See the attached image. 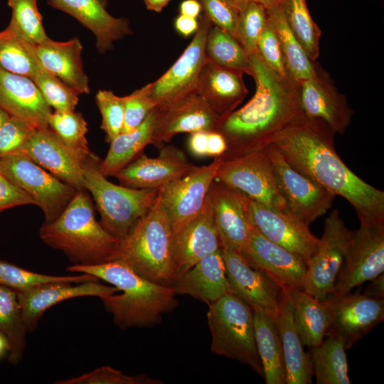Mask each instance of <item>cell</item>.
I'll return each instance as SVG.
<instances>
[{
    "mask_svg": "<svg viewBox=\"0 0 384 384\" xmlns=\"http://www.w3.org/2000/svg\"><path fill=\"white\" fill-rule=\"evenodd\" d=\"M327 127L304 118L272 141L287 162L322 187L347 200L360 224L384 223V192L367 183L342 161Z\"/></svg>",
    "mask_w": 384,
    "mask_h": 384,
    "instance_id": "cell-1",
    "label": "cell"
},
{
    "mask_svg": "<svg viewBox=\"0 0 384 384\" xmlns=\"http://www.w3.org/2000/svg\"><path fill=\"white\" fill-rule=\"evenodd\" d=\"M255 82L252 97L243 107L220 117L214 131L227 149L223 161L260 151L287 127L303 119L296 82L269 68L256 50L249 55Z\"/></svg>",
    "mask_w": 384,
    "mask_h": 384,
    "instance_id": "cell-2",
    "label": "cell"
},
{
    "mask_svg": "<svg viewBox=\"0 0 384 384\" xmlns=\"http://www.w3.org/2000/svg\"><path fill=\"white\" fill-rule=\"evenodd\" d=\"M66 270L93 275L122 292L100 299L112 314L114 324L122 329L159 324L162 314L171 311L178 304L173 287L143 278L121 260L91 265H73Z\"/></svg>",
    "mask_w": 384,
    "mask_h": 384,
    "instance_id": "cell-3",
    "label": "cell"
},
{
    "mask_svg": "<svg viewBox=\"0 0 384 384\" xmlns=\"http://www.w3.org/2000/svg\"><path fill=\"white\" fill-rule=\"evenodd\" d=\"M40 237L48 246L63 252L73 265H97L118 259L121 240L97 221L85 190L78 191L54 220L43 225Z\"/></svg>",
    "mask_w": 384,
    "mask_h": 384,
    "instance_id": "cell-4",
    "label": "cell"
},
{
    "mask_svg": "<svg viewBox=\"0 0 384 384\" xmlns=\"http://www.w3.org/2000/svg\"><path fill=\"white\" fill-rule=\"evenodd\" d=\"M174 231L159 193L154 206L121 240L118 259L143 278L173 287L176 281L173 257Z\"/></svg>",
    "mask_w": 384,
    "mask_h": 384,
    "instance_id": "cell-5",
    "label": "cell"
},
{
    "mask_svg": "<svg viewBox=\"0 0 384 384\" xmlns=\"http://www.w3.org/2000/svg\"><path fill=\"white\" fill-rule=\"evenodd\" d=\"M100 161L91 152L85 161V188L95 202L101 216V225L121 240L154 206L159 190L136 189L114 184L101 173Z\"/></svg>",
    "mask_w": 384,
    "mask_h": 384,
    "instance_id": "cell-6",
    "label": "cell"
},
{
    "mask_svg": "<svg viewBox=\"0 0 384 384\" xmlns=\"http://www.w3.org/2000/svg\"><path fill=\"white\" fill-rule=\"evenodd\" d=\"M207 319L212 352L237 360L264 377L255 338L252 308L228 293L208 306Z\"/></svg>",
    "mask_w": 384,
    "mask_h": 384,
    "instance_id": "cell-7",
    "label": "cell"
},
{
    "mask_svg": "<svg viewBox=\"0 0 384 384\" xmlns=\"http://www.w3.org/2000/svg\"><path fill=\"white\" fill-rule=\"evenodd\" d=\"M0 172L26 192L43 212L45 223L54 220L78 190L63 182L22 152L0 158Z\"/></svg>",
    "mask_w": 384,
    "mask_h": 384,
    "instance_id": "cell-8",
    "label": "cell"
},
{
    "mask_svg": "<svg viewBox=\"0 0 384 384\" xmlns=\"http://www.w3.org/2000/svg\"><path fill=\"white\" fill-rule=\"evenodd\" d=\"M353 231L344 224L337 209L326 218L322 235L308 263L304 290L319 300L332 294Z\"/></svg>",
    "mask_w": 384,
    "mask_h": 384,
    "instance_id": "cell-9",
    "label": "cell"
},
{
    "mask_svg": "<svg viewBox=\"0 0 384 384\" xmlns=\"http://www.w3.org/2000/svg\"><path fill=\"white\" fill-rule=\"evenodd\" d=\"M215 179L273 210H289L278 188L266 148L223 161Z\"/></svg>",
    "mask_w": 384,
    "mask_h": 384,
    "instance_id": "cell-10",
    "label": "cell"
},
{
    "mask_svg": "<svg viewBox=\"0 0 384 384\" xmlns=\"http://www.w3.org/2000/svg\"><path fill=\"white\" fill-rule=\"evenodd\" d=\"M384 271V223L360 224L334 283L332 294L345 295Z\"/></svg>",
    "mask_w": 384,
    "mask_h": 384,
    "instance_id": "cell-11",
    "label": "cell"
},
{
    "mask_svg": "<svg viewBox=\"0 0 384 384\" xmlns=\"http://www.w3.org/2000/svg\"><path fill=\"white\" fill-rule=\"evenodd\" d=\"M266 150L289 210L308 225L324 215L336 196L292 166L273 144Z\"/></svg>",
    "mask_w": 384,
    "mask_h": 384,
    "instance_id": "cell-12",
    "label": "cell"
},
{
    "mask_svg": "<svg viewBox=\"0 0 384 384\" xmlns=\"http://www.w3.org/2000/svg\"><path fill=\"white\" fill-rule=\"evenodd\" d=\"M295 82L303 118L325 126L335 134H343L354 112L329 74L319 65L314 75Z\"/></svg>",
    "mask_w": 384,
    "mask_h": 384,
    "instance_id": "cell-13",
    "label": "cell"
},
{
    "mask_svg": "<svg viewBox=\"0 0 384 384\" xmlns=\"http://www.w3.org/2000/svg\"><path fill=\"white\" fill-rule=\"evenodd\" d=\"M239 193L251 225L269 240L299 255L307 264L319 241L309 225L290 210H273Z\"/></svg>",
    "mask_w": 384,
    "mask_h": 384,
    "instance_id": "cell-14",
    "label": "cell"
},
{
    "mask_svg": "<svg viewBox=\"0 0 384 384\" xmlns=\"http://www.w3.org/2000/svg\"><path fill=\"white\" fill-rule=\"evenodd\" d=\"M213 23L203 12L198 28L178 59L159 79L149 83L150 97L156 106L178 100L194 92L206 60V44Z\"/></svg>",
    "mask_w": 384,
    "mask_h": 384,
    "instance_id": "cell-15",
    "label": "cell"
},
{
    "mask_svg": "<svg viewBox=\"0 0 384 384\" xmlns=\"http://www.w3.org/2000/svg\"><path fill=\"white\" fill-rule=\"evenodd\" d=\"M223 162L215 158L210 164L196 166L185 176L159 189L174 235L200 214Z\"/></svg>",
    "mask_w": 384,
    "mask_h": 384,
    "instance_id": "cell-16",
    "label": "cell"
},
{
    "mask_svg": "<svg viewBox=\"0 0 384 384\" xmlns=\"http://www.w3.org/2000/svg\"><path fill=\"white\" fill-rule=\"evenodd\" d=\"M152 144L161 147L179 133L215 130L220 116L196 92L154 107Z\"/></svg>",
    "mask_w": 384,
    "mask_h": 384,
    "instance_id": "cell-17",
    "label": "cell"
},
{
    "mask_svg": "<svg viewBox=\"0 0 384 384\" xmlns=\"http://www.w3.org/2000/svg\"><path fill=\"white\" fill-rule=\"evenodd\" d=\"M331 320L326 335L336 336L344 341L346 349L370 332L384 319V299H375L351 292L330 295L325 299Z\"/></svg>",
    "mask_w": 384,
    "mask_h": 384,
    "instance_id": "cell-18",
    "label": "cell"
},
{
    "mask_svg": "<svg viewBox=\"0 0 384 384\" xmlns=\"http://www.w3.org/2000/svg\"><path fill=\"white\" fill-rule=\"evenodd\" d=\"M240 253L252 267L268 276L282 289H304L305 260L269 240L253 227L247 244Z\"/></svg>",
    "mask_w": 384,
    "mask_h": 384,
    "instance_id": "cell-19",
    "label": "cell"
},
{
    "mask_svg": "<svg viewBox=\"0 0 384 384\" xmlns=\"http://www.w3.org/2000/svg\"><path fill=\"white\" fill-rule=\"evenodd\" d=\"M230 293L252 309H260L274 317L279 306L281 288L268 276L252 267L242 255L221 246Z\"/></svg>",
    "mask_w": 384,
    "mask_h": 384,
    "instance_id": "cell-20",
    "label": "cell"
},
{
    "mask_svg": "<svg viewBox=\"0 0 384 384\" xmlns=\"http://www.w3.org/2000/svg\"><path fill=\"white\" fill-rule=\"evenodd\" d=\"M196 166L174 145L162 146L156 157L140 155L117 172L121 185L136 189H160L190 173Z\"/></svg>",
    "mask_w": 384,
    "mask_h": 384,
    "instance_id": "cell-21",
    "label": "cell"
},
{
    "mask_svg": "<svg viewBox=\"0 0 384 384\" xmlns=\"http://www.w3.org/2000/svg\"><path fill=\"white\" fill-rule=\"evenodd\" d=\"M19 152L76 190L86 191L83 177L85 162L49 126L36 128Z\"/></svg>",
    "mask_w": 384,
    "mask_h": 384,
    "instance_id": "cell-22",
    "label": "cell"
},
{
    "mask_svg": "<svg viewBox=\"0 0 384 384\" xmlns=\"http://www.w3.org/2000/svg\"><path fill=\"white\" fill-rule=\"evenodd\" d=\"M97 282H48L17 292L23 320L27 331H33L44 312L59 302L80 297H98L100 298L119 292L113 285H105Z\"/></svg>",
    "mask_w": 384,
    "mask_h": 384,
    "instance_id": "cell-23",
    "label": "cell"
},
{
    "mask_svg": "<svg viewBox=\"0 0 384 384\" xmlns=\"http://www.w3.org/2000/svg\"><path fill=\"white\" fill-rule=\"evenodd\" d=\"M208 196L220 247L228 246L240 252L247 244L252 226L247 217L239 191L215 179Z\"/></svg>",
    "mask_w": 384,
    "mask_h": 384,
    "instance_id": "cell-24",
    "label": "cell"
},
{
    "mask_svg": "<svg viewBox=\"0 0 384 384\" xmlns=\"http://www.w3.org/2000/svg\"><path fill=\"white\" fill-rule=\"evenodd\" d=\"M219 249V237L208 194L200 214L174 235L173 257L176 279L203 257Z\"/></svg>",
    "mask_w": 384,
    "mask_h": 384,
    "instance_id": "cell-25",
    "label": "cell"
},
{
    "mask_svg": "<svg viewBox=\"0 0 384 384\" xmlns=\"http://www.w3.org/2000/svg\"><path fill=\"white\" fill-rule=\"evenodd\" d=\"M48 4L73 16L90 30L101 54L110 50L114 41L132 33L127 19L115 18L107 12V0H48Z\"/></svg>",
    "mask_w": 384,
    "mask_h": 384,
    "instance_id": "cell-26",
    "label": "cell"
},
{
    "mask_svg": "<svg viewBox=\"0 0 384 384\" xmlns=\"http://www.w3.org/2000/svg\"><path fill=\"white\" fill-rule=\"evenodd\" d=\"M0 108L37 128L48 126L50 107L29 78L0 69Z\"/></svg>",
    "mask_w": 384,
    "mask_h": 384,
    "instance_id": "cell-27",
    "label": "cell"
},
{
    "mask_svg": "<svg viewBox=\"0 0 384 384\" xmlns=\"http://www.w3.org/2000/svg\"><path fill=\"white\" fill-rule=\"evenodd\" d=\"M243 75L206 58L194 92L220 117L226 115L234 111L247 94Z\"/></svg>",
    "mask_w": 384,
    "mask_h": 384,
    "instance_id": "cell-28",
    "label": "cell"
},
{
    "mask_svg": "<svg viewBox=\"0 0 384 384\" xmlns=\"http://www.w3.org/2000/svg\"><path fill=\"white\" fill-rule=\"evenodd\" d=\"M82 46L78 38L65 42L50 38L34 45L36 56L41 67L75 90L90 93L89 80L83 70Z\"/></svg>",
    "mask_w": 384,
    "mask_h": 384,
    "instance_id": "cell-29",
    "label": "cell"
},
{
    "mask_svg": "<svg viewBox=\"0 0 384 384\" xmlns=\"http://www.w3.org/2000/svg\"><path fill=\"white\" fill-rule=\"evenodd\" d=\"M176 294H187L208 306L230 293L220 248L206 255L181 275L173 286Z\"/></svg>",
    "mask_w": 384,
    "mask_h": 384,
    "instance_id": "cell-30",
    "label": "cell"
},
{
    "mask_svg": "<svg viewBox=\"0 0 384 384\" xmlns=\"http://www.w3.org/2000/svg\"><path fill=\"white\" fill-rule=\"evenodd\" d=\"M274 319L280 335L286 367V384L312 383L310 354L304 344L294 319V309L288 293L281 289L279 306Z\"/></svg>",
    "mask_w": 384,
    "mask_h": 384,
    "instance_id": "cell-31",
    "label": "cell"
},
{
    "mask_svg": "<svg viewBox=\"0 0 384 384\" xmlns=\"http://www.w3.org/2000/svg\"><path fill=\"white\" fill-rule=\"evenodd\" d=\"M256 346L267 384H286L283 348L274 317L260 309H252Z\"/></svg>",
    "mask_w": 384,
    "mask_h": 384,
    "instance_id": "cell-32",
    "label": "cell"
},
{
    "mask_svg": "<svg viewBox=\"0 0 384 384\" xmlns=\"http://www.w3.org/2000/svg\"><path fill=\"white\" fill-rule=\"evenodd\" d=\"M285 291L292 302L295 325L304 346L313 348L319 345L330 324L331 313L328 304L304 289Z\"/></svg>",
    "mask_w": 384,
    "mask_h": 384,
    "instance_id": "cell-33",
    "label": "cell"
},
{
    "mask_svg": "<svg viewBox=\"0 0 384 384\" xmlns=\"http://www.w3.org/2000/svg\"><path fill=\"white\" fill-rule=\"evenodd\" d=\"M154 119V108L139 126L130 132H122L110 142L107 154L99 165L105 177L114 176L139 156L148 144H152Z\"/></svg>",
    "mask_w": 384,
    "mask_h": 384,
    "instance_id": "cell-34",
    "label": "cell"
},
{
    "mask_svg": "<svg viewBox=\"0 0 384 384\" xmlns=\"http://www.w3.org/2000/svg\"><path fill=\"white\" fill-rule=\"evenodd\" d=\"M326 338L311 348L310 360L318 384H351L346 345L341 338L326 335Z\"/></svg>",
    "mask_w": 384,
    "mask_h": 384,
    "instance_id": "cell-35",
    "label": "cell"
},
{
    "mask_svg": "<svg viewBox=\"0 0 384 384\" xmlns=\"http://www.w3.org/2000/svg\"><path fill=\"white\" fill-rule=\"evenodd\" d=\"M267 14L278 37L289 76L299 82L314 75L319 64L309 58L292 33L280 5L267 9Z\"/></svg>",
    "mask_w": 384,
    "mask_h": 384,
    "instance_id": "cell-36",
    "label": "cell"
},
{
    "mask_svg": "<svg viewBox=\"0 0 384 384\" xmlns=\"http://www.w3.org/2000/svg\"><path fill=\"white\" fill-rule=\"evenodd\" d=\"M0 331L9 343L10 362L18 364L25 349L28 331L16 292L2 285H0Z\"/></svg>",
    "mask_w": 384,
    "mask_h": 384,
    "instance_id": "cell-37",
    "label": "cell"
},
{
    "mask_svg": "<svg viewBox=\"0 0 384 384\" xmlns=\"http://www.w3.org/2000/svg\"><path fill=\"white\" fill-rule=\"evenodd\" d=\"M0 69L33 80L42 67L36 56L34 45L6 28L0 32Z\"/></svg>",
    "mask_w": 384,
    "mask_h": 384,
    "instance_id": "cell-38",
    "label": "cell"
},
{
    "mask_svg": "<svg viewBox=\"0 0 384 384\" xmlns=\"http://www.w3.org/2000/svg\"><path fill=\"white\" fill-rule=\"evenodd\" d=\"M280 6L292 33L309 58L316 61L321 31L311 18L306 0H282Z\"/></svg>",
    "mask_w": 384,
    "mask_h": 384,
    "instance_id": "cell-39",
    "label": "cell"
},
{
    "mask_svg": "<svg viewBox=\"0 0 384 384\" xmlns=\"http://www.w3.org/2000/svg\"><path fill=\"white\" fill-rule=\"evenodd\" d=\"M206 55L219 65L252 75L249 55L240 43L230 33L213 25L207 36Z\"/></svg>",
    "mask_w": 384,
    "mask_h": 384,
    "instance_id": "cell-40",
    "label": "cell"
},
{
    "mask_svg": "<svg viewBox=\"0 0 384 384\" xmlns=\"http://www.w3.org/2000/svg\"><path fill=\"white\" fill-rule=\"evenodd\" d=\"M48 124L60 139L85 162L91 151L85 137L87 122L82 114L75 111H54L50 114Z\"/></svg>",
    "mask_w": 384,
    "mask_h": 384,
    "instance_id": "cell-41",
    "label": "cell"
},
{
    "mask_svg": "<svg viewBox=\"0 0 384 384\" xmlns=\"http://www.w3.org/2000/svg\"><path fill=\"white\" fill-rule=\"evenodd\" d=\"M12 15L6 28L26 42L38 45L49 38L42 23L37 0H7Z\"/></svg>",
    "mask_w": 384,
    "mask_h": 384,
    "instance_id": "cell-42",
    "label": "cell"
},
{
    "mask_svg": "<svg viewBox=\"0 0 384 384\" xmlns=\"http://www.w3.org/2000/svg\"><path fill=\"white\" fill-rule=\"evenodd\" d=\"M98 280L95 276L85 273L68 276L40 274L27 270L6 261L0 260V285L6 287L16 293L48 282L80 283Z\"/></svg>",
    "mask_w": 384,
    "mask_h": 384,
    "instance_id": "cell-43",
    "label": "cell"
},
{
    "mask_svg": "<svg viewBox=\"0 0 384 384\" xmlns=\"http://www.w3.org/2000/svg\"><path fill=\"white\" fill-rule=\"evenodd\" d=\"M33 81L46 102L55 111H75L80 94L60 79L42 68Z\"/></svg>",
    "mask_w": 384,
    "mask_h": 384,
    "instance_id": "cell-44",
    "label": "cell"
},
{
    "mask_svg": "<svg viewBox=\"0 0 384 384\" xmlns=\"http://www.w3.org/2000/svg\"><path fill=\"white\" fill-rule=\"evenodd\" d=\"M267 20L266 8L255 1H250L239 12L237 40L248 55L257 50V42Z\"/></svg>",
    "mask_w": 384,
    "mask_h": 384,
    "instance_id": "cell-45",
    "label": "cell"
},
{
    "mask_svg": "<svg viewBox=\"0 0 384 384\" xmlns=\"http://www.w3.org/2000/svg\"><path fill=\"white\" fill-rule=\"evenodd\" d=\"M95 99L102 115L101 129L105 133V141L110 142L123 131L124 97L111 90H99Z\"/></svg>",
    "mask_w": 384,
    "mask_h": 384,
    "instance_id": "cell-46",
    "label": "cell"
},
{
    "mask_svg": "<svg viewBox=\"0 0 384 384\" xmlns=\"http://www.w3.org/2000/svg\"><path fill=\"white\" fill-rule=\"evenodd\" d=\"M57 384H162V380L140 374L128 375L110 366H102L92 371L66 380Z\"/></svg>",
    "mask_w": 384,
    "mask_h": 384,
    "instance_id": "cell-47",
    "label": "cell"
},
{
    "mask_svg": "<svg viewBox=\"0 0 384 384\" xmlns=\"http://www.w3.org/2000/svg\"><path fill=\"white\" fill-rule=\"evenodd\" d=\"M36 128L25 120L9 117L0 128V158L21 151Z\"/></svg>",
    "mask_w": 384,
    "mask_h": 384,
    "instance_id": "cell-48",
    "label": "cell"
},
{
    "mask_svg": "<svg viewBox=\"0 0 384 384\" xmlns=\"http://www.w3.org/2000/svg\"><path fill=\"white\" fill-rule=\"evenodd\" d=\"M124 97V122L122 132H128L139 126L156 105L150 97L149 84Z\"/></svg>",
    "mask_w": 384,
    "mask_h": 384,
    "instance_id": "cell-49",
    "label": "cell"
},
{
    "mask_svg": "<svg viewBox=\"0 0 384 384\" xmlns=\"http://www.w3.org/2000/svg\"><path fill=\"white\" fill-rule=\"evenodd\" d=\"M257 51L269 68L282 75L289 77L278 37L268 18L257 42Z\"/></svg>",
    "mask_w": 384,
    "mask_h": 384,
    "instance_id": "cell-50",
    "label": "cell"
},
{
    "mask_svg": "<svg viewBox=\"0 0 384 384\" xmlns=\"http://www.w3.org/2000/svg\"><path fill=\"white\" fill-rule=\"evenodd\" d=\"M203 12L215 26L237 39L239 12L222 0H198Z\"/></svg>",
    "mask_w": 384,
    "mask_h": 384,
    "instance_id": "cell-51",
    "label": "cell"
},
{
    "mask_svg": "<svg viewBox=\"0 0 384 384\" xmlns=\"http://www.w3.org/2000/svg\"><path fill=\"white\" fill-rule=\"evenodd\" d=\"M35 204L23 191L12 184L0 172V212L18 206Z\"/></svg>",
    "mask_w": 384,
    "mask_h": 384,
    "instance_id": "cell-52",
    "label": "cell"
},
{
    "mask_svg": "<svg viewBox=\"0 0 384 384\" xmlns=\"http://www.w3.org/2000/svg\"><path fill=\"white\" fill-rule=\"evenodd\" d=\"M208 132L198 131L191 133L188 139V149L194 156L202 158L208 156Z\"/></svg>",
    "mask_w": 384,
    "mask_h": 384,
    "instance_id": "cell-53",
    "label": "cell"
},
{
    "mask_svg": "<svg viewBox=\"0 0 384 384\" xmlns=\"http://www.w3.org/2000/svg\"><path fill=\"white\" fill-rule=\"evenodd\" d=\"M207 144L208 156L214 159L222 156L227 149L223 136L217 131H208Z\"/></svg>",
    "mask_w": 384,
    "mask_h": 384,
    "instance_id": "cell-54",
    "label": "cell"
},
{
    "mask_svg": "<svg viewBox=\"0 0 384 384\" xmlns=\"http://www.w3.org/2000/svg\"><path fill=\"white\" fill-rule=\"evenodd\" d=\"M175 28L183 36L188 37L195 33L198 28L197 18L180 14L175 20Z\"/></svg>",
    "mask_w": 384,
    "mask_h": 384,
    "instance_id": "cell-55",
    "label": "cell"
},
{
    "mask_svg": "<svg viewBox=\"0 0 384 384\" xmlns=\"http://www.w3.org/2000/svg\"><path fill=\"white\" fill-rule=\"evenodd\" d=\"M370 282L364 294L372 298L384 299V274H380Z\"/></svg>",
    "mask_w": 384,
    "mask_h": 384,
    "instance_id": "cell-56",
    "label": "cell"
},
{
    "mask_svg": "<svg viewBox=\"0 0 384 384\" xmlns=\"http://www.w3.org/2000/svg\"><path fill=\"white\" fill-rule=\"evenodd\" d=\"M180 14L197 18L201 15L202 6L198 0H184L179 7Z\"/></svg>",
    "mask_w": 384,
    "mask_h": 384,
    "instance_id": "cell-57",
    "label": "cell"
},
{
    "mask_svg": "<svg viewBox=\"0 0 384 384\" xmlns=\"http://www.w3.org/2000/svg\"><path fill=\"white\" fill-rule=\"evenodd\" d=\"M171 0H144L147 9L161 12Z\"/></svg>",
    "mask_w": 384,
    "mask_h": 384,
    "instance_id": "cell-58",
    "label": "cell"
},
{
    "mask_svg": "<svg viewBox=\"0 0 384 384\" xmlns=\"http://www.w3.org/2000/svg\"><path fill=\"white\" fill-rule=\"evenodd\" d=\"M232 8L238 11H241L247 4L252 0H222Z\"/></svg>",
    "mask_w": 384,
    "mask_h": 384,
    "instance_id": "cell-59",
    "label": "cell"
},
{
    "mask_svg": "<svg viewBox=\"0 0 384 384\" xmlns=\"http://www.w3.org/2000/svg\"><path fill=\"white\" fill-rule=\"evenodd\" d=\"M9 343L4 334L0 331V358L4 357L7 352H9Z\"/></svg>",
    "mask_w": 384,
    "mask_h": 384,
    "instance_id": "cell-60",
    "label": "cell"
},
{
    "mask_svg": "<svg viewBox=\"0 0 384 384\" xmlns=\"http://www.w3.org/2000/svg\"><path fill=\"white\" fill-rule=\"evenodd\" d=\"M263 5L266 9L277 6L281 4L282 0H252Z\"/></svg>",
    "mask_w": 384,
    "mask_h": 384,
    "instance_id": "cell-61",
    "label": "cell"
},
{
    "mask_svg": "<svg viewBox=\"0 0 384 384\" xmlns=\"http://www.w3.org/2000/svg\"><path fill=\"white\" fill-rule=\"evenodd\" d=\"M9 115L0 108V128L8 120Z\"/></svg>",
    "mask_w": 384,
    "mask_h": 384,
    "instance_id": "cell-62",
    "label": "cell"
}]
</instances>
